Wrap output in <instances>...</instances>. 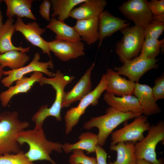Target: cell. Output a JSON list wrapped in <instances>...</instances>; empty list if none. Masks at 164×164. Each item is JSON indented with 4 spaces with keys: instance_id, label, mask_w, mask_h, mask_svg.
I'll use <instances>...</instances> for the list:
<instances>
[{
    "instance_id": "1",
    "label": "cell",
    "mask_w": 164,
    "mask_h": 164,
    "mask_svg": "<svg viewBox=\"0 0 164 164\" xmlns=\"http://www.w3.org/2000/svg\"><path fill=\"white\" fill-rule=\"evenodd\" d=\"M17 140L20 145L24 143L29 145V150L25 155L32 162L46 160L52 164H56L50 155L53 151L58 153L62 151L63 145L46 139L43 127L35 126L33 129L22 130L18 135Z\"/></svg>"
},
{
    "instance_id": "2",
    "label": "cell",
    "mask_w": 164,
    "mask_h": 164,
    "mask_svg": "<svg viewBox=\"0 0 164 164\" xmlns=\"http://www.w3.org/2000/svg\"><path fill=\"white\" fill-rule=\"evenodd\" d=\"M0 156L7 154H16L21 150L17 138L18 134L29 126L26 121H22L17 111H4L0 114Z\"/></svg>"
},
{
    "instance_id": "3",
    "label": "cell",
    "mask_w": 164,
    "mask_h": 164,
    "mask_svg": "<svg viewBox=\"0 0 164 164\" xmlns=\"http://www.w3.org/2000/svg\"><path fill=\"white\" fill-rule=\"evenodd\" d=\"M141 115V113L132 112H123L109 107L106 109L105 114L91 118L84 123L83 127L87 130L94 127L98 128V145L102 147L104 145L108 136L118 125L123 122Z\"/></svg>"
},
{
    "instance_id": "4",
    "label": "cell",
    "mask_w": 164,
    "mask_h": 164,
    "mask_svg": "<svg viewBox=\"0 0 164 164\" xmlns=\"http://www.w3.org/2000/svg\"><path fill=\"white\" fill-rule=\"evenodd\" d=\"M120 31L123 36L114 48L122 63L124 60H131L139 55L145 38L144 28L135 25Z\"/></svg>"
},
{
    "instance_id": "5",
    "label": "cell",
    "mask_w": 164,
    "mask_h": 164,
    "mask_svg": "<svg viewBox=\"0 0 164 164\" xmlns=\"http://www.w3.org/2000/svg\"><path fill=\"white\" fill-rule=\"evenodd\" d=\"M146 136L135 145L136 159L146 160L152 164H163L161 159L156 157L155 149L159 142L164 140V122L159 121L151 126Z\"/></svg>"
},
{
    "instance_id": "6",
    "label": "cell",
    "mask_w": 164,
    "mask_h": 164,
    "mask_svg": "<svg viewBox=\"0 0 164 164\" xmlns=\"http://www.w3.org/2000/svg\"><path fill=\"white\" fill-rule=\"evenodd\" d=\"M107 83L105 74L102 76L99 83L95 88L80 101L78 105L67 111L64 116L65 133L68 135L78 123L81 116L90 105L95 106L98 103V99L103 92L106 90Z\"/></svg>"
},
{
    "instance_id": "7",
    "label": "cell",
    "mask_w": 164,
    "mask_h": 164,
    "mask_svg": "<svg viewBox=\"0 0 164 164\" xmlns=\"http://www.w3.org/2000/svg\"><path fill=\"white\" fill-rule=\"evenodd\" d=\"M147 118V116L141 115L135 118L131 123L112 132L111 145L121 142H131L135 143L142 141L144 138V132L148 131L151 126Z\"/></svg>"
},
{
    "instance_id": "8",
    "label": "cell",
    "mask_w": 164,
    "mask_h": 164,
    "mask_svg": "<svg viewBox=\"0 0 164 164\" xmlns=\"http://www.w3.org/2000/svg\"><path fill=\"white\" fill-rule=\"evenodd\" d=\"M158 60L156 58H146L139 55L131 60H124L122 66L114 67V69L119 75L125 76L129 80L138 83L141 77L147 71L158 68Z\"/></svg>"
},
{
    "instance_id": "9",
    "label": "cell",
    "mask_w": 164,
    "mask_h": 164,
    "mask_svg": "<svg viewBox=\"0 0 164 164\" xmlns=\"http://www.w3.org/2000/svg\"><path fill=\"white\" fill-rule=\"evenodd\" d=\"M40 57L38 52L34 55L31 62L27 66L19 69L4 71V75H7L1 80L3 85L6 87L12 86L13 82L21 78L25 74L32 72L38 71L44 73L50 78L53 77L55 73L50 71L48 68L53 69L54 66L52 60L46 62L39 61Z\"/></svg>"
},
{
    "instance_id": "10",
    "label": "cell",
    "mask_w": 164,
    "mask_h": 164,
    "mask_svg": "<svg viewBox=\"0 0 164 164\" xmlns=\"http://www.w3.org/2000/svg\"><path fill=\"white\" fill-rule=\"evenodd\" d=\"M118 9L126 19L139 26L144 28L153 19L146 0H128L123 2Z\"/></svg>"
},
{
    "instance_id": "11",
    "label": "cell",
    "mask_w": 164,
    "mask_h": 164,
    "mask_svg": "<svg viewBox=\"0 0 164 164\" xmlns=\"http://www.w3.org/2000/svg\"><path fill=\"white\" fill-rule=\"evenodd\" d=\"M17 20L14 24L15 31L19 32L32 45L40 48L43 53L47 54L51 60L49 42L41 36L46 31L45 28L40 27L35 22L25 24L22 18L16 16Z\"/></svg>"
},
{
    "instance_id": "12",
    "label": "cell",
    "mask_w": 164,
    "mask_h": 164,
    "mask_svg": "<svg viewBox=\"0 0 164 164\" xmlns=\"http://www.w3.org/2000/svg\"><path fill=\"white\" fill-rule=\"evenodd\" d=\"M50 51L60 60L67 61L85 54L84 43L80 41H71L55 39L49 42Z\"/></svg>"
},
{
    "instance_id": "13",
    "label": "cell",
    "mask_w": 164,
    "mask_h": 164,
    "mask_svg": "<svg viewBox=\"0 0 164 164\" xmlns=\"http://www.w3.org/2000/svg\"><path fill=\"white\" fill-rule=\"evenodd\" d=\"M126 20L115 17L108 11L104 10L98 16V49L104 39L116 32L130 26Z\"/></svg>"
},
{
    "instance_id": "14",
    "label": "cell",
    "mask_w": 164,
    "mask_h": 164,
    "mask_svg": "<svg viewBox=\"0 0 164 164\" xmlns=\"http://www.w3.org/2000/svg\"><path fill=\"white\" fill-rule=\"evenodd\" d=\"M94 66V62L73 88L68 92H64L62 108L69 107L74 102L80 101L92 91L91 75Z\"/></svg>"
},
{
    "instance_id": "15",
    "label": "cell",
    "mask_w": 164,
    "mask_h": 164,
    "mask_svg": "<svg viewBox=\"0 0 164 164\" xmlns=\"http://www.w3.org/2000/svg\"><path fill=\"white\" fill-rule=\"evenodd\" d=\"M105 74L107 92L119 97L132 95L135 83L121 77L116 72L110 68Z\"/></svg>"
},
{
    "instance_id": "16",
    "label": "cell",
    "mask_w": 164,
    "mask_h": 164,
    "mask_svg": "<svg viewBox=\"0 0 164 164\" xmlns=\"http://www.w3.org/2000/svg\"><path fill=\"white\" fill-rule=\"evenodd\" d=\"M43 73L36 71L33 72L29 77L25 76L15 81V85L11 86L8 89L0 94V101L3 107H6L12 98L18 94L26 93L29 91L36 82H39Z\"/></svg>"
},
{
    "instance_id": "17",
    "label": "cell",
    "mask_w": 164,
    "mask_h": 164,
    "mask_svg": "<svg viewBox=\"0 0 164 164\" xmlns=\"http://www.w3.org/2000/svg\"><path fill=\"white\" fill-rule=\"evenodd\" d=\"M133 94L142 106L144 115L147 116L161 112V110L156 103L152 88L149 85L136 83Z\"/></svg>"
},
{
    "instance_id": "18",
    "label": "cell",
    "mask_w": 164,
    "mask_h": 164,
    "mask_svg": "<svg viewBox=\"0 0 164 164\" xmlns=\"http://www.w3.org/2000/svg\"><path fill=\"white\" fill-rule=\"evenodd\" d=\"M104 100L110 107L123 112H132L143 114L142 108L137 98L132 95L116 97L113 94L106 92Z\"/></svg>"
},
{
    "instance_id": "19",
    "label": "cell",
    "mask_w": 164,
    "mask_h": 164,
    "mask_svg": "<svg viewBox=\"0 0 164 164\" xmlns=\"http://www.w3.org/2000/svg\"><path fill=\"white\" fill-rule=\"evenodd\" d=\"M107 4L105 0H86L78 7L73 9L70 16L77 20L98 17Z\"/></svg>"
},
{
    "instance_id": "20",
    "label": "cell",
    "mask_w": 164,
    "mask_h": 164,
    "mask_svg": "<svg viewBox=\"0 0 164 164\" xmlns=\"http://www.w3.org/2000/svg\"><path fill=\"white\" fill-rule=\"evenodd\" d=\"M81 40L90 45L98 40V17L77 20L73 27Z\"/></svg>"
},
{
    "instance_id": "21",
    "label": "cell",
    "mask_w": 164,
    "mask_h": 164,
    "mask_svg": "<svg viewBox=\"0 0 164 164\" xmlns=\"http://www.w3.org/2000/svg\"><path fill=\"white\" fill-rule=\"evenodd\" d=\"M46 28L56 34L55 39L71 41H79L81 40L73 27L70 26L63 21L58 20L55 18L50 19Z\"/></svg>"
},
{
    "instance_id": "22",
    "label": "cell",
    "mask_w": 164,
    "mask_h": 164,
    "mask_svg": "<svg viewBox=\"0 0 164 164\" xmlns=\"http://www.w3.org/2000/svg\"><path fill=\"white\" fill-rule=\"evenodd\" d=\"M14 22L13 18L8 19L3 24L0 32V54L14 50L26 53L28 52L30 50V47L26 48L21 46L16 47L12 43V37L15 31Z\"/></svg>"
},
{
    "instance_id": "23",
    "label": "cell",
    "mask_w": 164,
    "mask_h": 164,
    "mask_svg": "<svg viewBox=\"0 0 164 164\" xmlns=\"http://www.w3.org/2000/svg\"><path fill=\"white\" fill-rule=\"evenodd\" d=\"M7 5L6 15L8 19L16 16L25 17L36 20V18L32 12V0H4Z\"/></svg>"
},
{
    "instance_id": "24",
    "label": "cell",
    "mask_w": 164,
    "mask_h": 164,
    "mask_svg": "<svg viewBox=\"0 0 164 164\" xmlns=\"http://www.w3.org/2000/svg\"><path fill=\"white\" fill-rule=\"evenodd\" d=\"M79 141L74 144L66 143L63 145L62 149L66 153H69L75 149L85 150L87 154L95 152L98 145L97 135L90 132L82 133L78 137Z\"/></svg>"
},
{
    "instance_id": "25",
    "label": "cell",
    "mask_w": 164,
    "mask_h": 164,
    "mask_svg": "<svg viewBox=\"0 0 164 164\" xmlns=\"http://www.w3.org/2000/svg\"><path fill=\"white\" fill-rule=\"evenodd\" d=\"M135 143L131 142H118L110 146L111 151L117 153L116 159L108 164H136Z\"/></svg>"
},
{
    "instance_id": "26",
    "label": "cell",
    "mask_w": 164,
    "mask_h": 164,
    "mask_svg": "<svg viewBox=\"0 0 164 164\" xmlns=\"http://www.w3.org/2000/svg\"><path fill=\"white\" fill-rule=\"evenodd\" d=\"M26 53L11 50L0 54V65L3 67H8L15 70L21 68L29 60Z\"/></svg>"
},
{
    "instance_id": "27",
    "label": "cell",
    "mask_w": 164,
    "mask_h": 164,
    "mask_svg": "<svg viewBox=\"0 0 164 164\" xmlns=\"http://www.w3.org/2000/svg\"><path fill=\"white\" fill-rule=\"evenodd\" d=\"M86 0H51L53 11L51 16L58 20L64 21L70 17V14L73 8Z\"/></svg>"
},
{
    "instance_id": "28",
    "label": "cell",
    "mask_w": 164,
    "mask_h": 164,
    "mask_svg": "<svg viewBox=\"0 0 164 164\" xmlns=\"http://www.w3.org/2000/svg\"><path fill=\"white\" fill-rule=\"evenodd\" d=\"M163 43L164 38L160 40L153 38H145L139 56L146 58H156L160 52V47Z\"/></svg>"
},
{
    "instance_id": "29",
    "label": "cell",
    "mask_w": 164,
    "mask_h": 164,
    "mask_svg": "<svg viewBox=\"0 0 164 164\" xmlns=\"http://www.w3.org/2000/svg\"><path fill=\"white\" fill-rule=\"evenodd\" d=\"M164 22L152 19L144 27L145 38H153L158 39L163 33Z\"/></svg>"
},
{
    "instance_id": "30",
    "label": "cell",
    "mask_w": 164,
    "mask_h": 164,
    "mask_svg": "<svg viewBox=\"0 0 164 164\" xmlns=\"http://www.w3.org/2000/svg\"><path fill=\"white\" fill-rule=\"evenodd\" d=\"M0 164H35L30 161L21 150L16 154H7L0 156Z\"/></svg>"
},
{
    "instance_id": "31",
    "label": "cell",
    "mask_w": 164,
    "mask_h": 164,
    "mask_svg": "<svg viewBox=\"0 0 164 164\" xmlns=\"http://www.w3.org/2000/svg\"><path fill=\"white\" fill-rule=\"evenodd\" d=\"M72 152L69 160L70 164H98L96 158L86 155L82 150L75 149Z\"/></svg>"
},
{
    "instance_id": "32",
    "label": "cell",
    "mask_w": 164,
    "mask_h": 164,
    "mask_svg": "<svg viewBox=\"0 0 164 164\" xmlns=\"http://www.w3.org/2000/svg\"><path fill=\"white\" fill-rule=\"evenodd\" d=\"M148 5L153 19L164 22V0H152Z\"/></svg>"
},
{
    "instance_id": "33",
    "label": "cell",
    "mask_w": 164,
    "mask_h": 164,
    "mask_svg": "<svg viewBox=\"0 0 164 164\" xmlns=\"http://www.w3.org/2000/svg\"><path fill=\"white\" fill-rule=\"evenodd\" d=\"M155 85L152 88L155 100L164 98V75L163 74L157 78L154 81Z\"/></svg>"
},
{
    "instance_id": "34",
    "label": "cell",
    "mask_w": 164,
    "mask_h": 164,
    "mask_svg": "<svg viewBox=\"0 0 164 164\" xmlns=\"http://www.w3.org/2000/svg\"><path fill=\"white\" fill-rule=\"evenodd\" d=\"M51 6L50 1L44 0L40 5L39 8V12L43 19L48 21H50V10Z\"/></svg>"
},
{
    "instance_id": "35",
    "label": "cell",
    "mask_w": 164,
    "mask_h": 164,
    "mask_svg": "<svg viewBox=\"0 0 164 164\" xmlns=\"http://www.w3.org/2000/svg\"><path fill=\"white\" fill-rule=\"evenodd\" d=\"M96 159L98 164H107V153L101 146L97 145L96 147Z\"/></svg>"
},
{
    "instance_id": "36",
    "label": "cell",
    "mask_w": 164,
    "mask_h": 164,
    "mask_svg": "<svg viewBox=\"0 0 164 164\" xmlns=\"http://www.w3.org/2000/svg\"><path fill=\"white\" fill-rule=\"evenodd\" d=\"M136 164H152L149 162L142 159H137Z\"/></svg>"
},
{
    "instance_id": "37",
    "label": "cell",
    "mask_w": 164,
    "mask_h": 164,
    "mask_svg": "<svg viewBox=\"0 0 164 164\" xmlns=\"http://www.w3.org/2000/svg\"><path fill=\"white\" fill-rule=\"evenodd\" d=\"M2 1L0 0V4L1 2ZM3 24L2 23V12L0 10V32L2 29V27L3 26Z\"/></svg>"
},
{
    "instance_id": "38",
    "label": "cell",
    "mask_w": 164,
    "mask_h": 164,
    "mask_svg": "<svg viewBox=\"0 0 164 164\" xmlns=\"http://www.w3.org/2000/svg\"><path fill=\"white\" fill-rule=\"evenodd\" d=\"M3 68L0 65V80L1 79L2 77L4 75V71L3 70Z\"/></svg>"
},
{
    "instance_id": "39",
    "label": "cell",
    "mask_w": 164,
    "mask_h": 164,
    "mask_svg": "<svg viewBox=\"0 0 164 164\" xmlns=\"http://www.w3.org/2000/svg\"><path fill=\"white\" fill-rule=\"evenodd\" d=\"M1 118H2V117H1V115L0 114V121L1 120Z\"/></svg>"
}]
</instances>
